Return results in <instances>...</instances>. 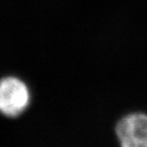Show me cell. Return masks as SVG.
I'll use <instances>...</instances> for the list:
<instances>
[{
    "label": "cell",
    "mask_w": 147,
    "mask_h": 147,
    "mask_svg": "<svg viewBox=\"0 0 147 147\" xmlns=\"http://www.w3.org/2000/svg\"><path fill=\"white\" fill-rule=\"evenodd\" d=\"M30 92L21 80L6 77L0 80V113L8 117L21 114L28 106Z\"/></svg>",
    "instance_id": "6da1fadb"
},
{
    "label": "cell",
    "mask_w": 147,
    "mask_h": 147,
    "mask_svg": "<svg viewBox=\"0 0 147 147\" xmlns=\"http://www.w3.org/2000/svg\"><path fill=\"white\" fill-rule=\"evenodd\" d=\"M115 131L121 147H147V114H126L117 122Z\"/></svg>",
    "instance_id": "7a4b0ae2"
}]
</instances>
